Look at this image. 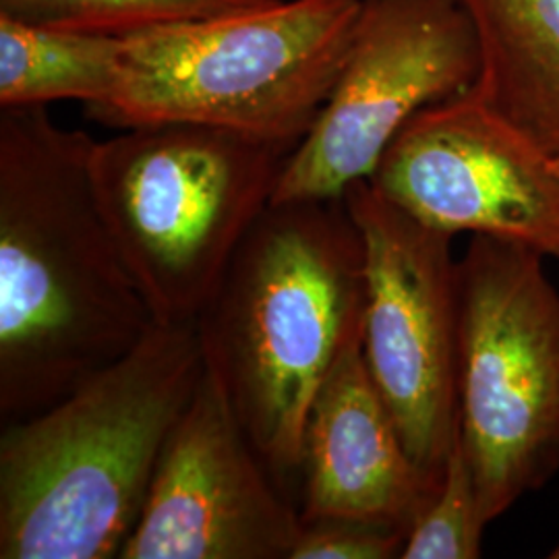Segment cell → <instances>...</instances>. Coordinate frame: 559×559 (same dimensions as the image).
Wrapping results in <instances>:
<instances>
[{"mask_svg": "<svg viewBox=\"0 0 559 559\" xmlns=\"http://www.w3.org/2000/svg\"><path fill=\"white\" fill-rule=\"evenodd\" d=\"M96 140L48 106L0 108V417L38 415L156 323L92 180Z\"/></svg>", "mask_w": 559, "mask_h": 559, "instance_id": "cell-1", "label": "cell"}, {"mask_svg": "<svg viewBox=\"0 0 559 559\" xmlns=\"http://www.w3.org/2000/svg\"><path fill=\"white\" fill-rule=\"evenodd\" d=\"M365 309V240L344 198L272 201L195 320L205 369L286 493L309 408L362 338Z\"/></svg>", "mask_w": 559, "mask_h": 559, "instance_id": "cell-2", "label": "cell"}, {"mask_svg": "<svg viewBox=\"0 0 559 559\" xmlns=\"http://www.w3.org/2000/svg\"><path fill=\"white\" fill-rule=\"evenodd\" d=\"M205 373L195 321L135 348L0 436V558H119Z\"/></svg>", "mask_w": 559, "mask_h": 559, "instance_id": "cell-3", "label": "cell"}, {"mask_svg": "<svg viewBox=\"0 0 559 559\" xmlns=\"http://www.w3.org/2000/svg\"><path fill=\"white\" fill-rule=\"evenodd\" d=\"M295 147L200 122L96 141V200L154 320H198Z\"/></svg>", "mask_w": 559, "mask_h": 559, "instance_id": "cell-4", "label": "cell"}, {"mask_svg": "<svg viewBox=\"0 0 559 559\" xmlns=\"http://www.w3.org/2000/svg\"><path fill=\"white\" fill-rule=\"evenodd\" d=\"M362 0H278L124 36L119 83L94 119L200 122L299 145L348 57Z\"/></svg>", "mask_w": 559, "mask_h": 559, "instance_id": "cell-5", "label": "cell"}, {"mask_svg": "<svg viewBox=\"0 0 559 559\" xmlns=\"http://www.w3.org/2000/svg\"><path fill=\"white\" fill-rule=\"evenodd\" d=\"M543 258L473 235L459 260L460 440L487 524L559 473V290Z\"/></svg>", "mask_w": 559, "mask_h": 559, "instance_id": "cell-6", "label": "cell"}, {"mask_svg": "<svg viewBox=\"0 0 559 559\" xmlns=\"http://www.w3.org/2000/svg\"><path fill=\"white\" fill-rule=\"evenodd\" d=\"M365 240L362 355L413 462L440 489L460 433L459 261L452 235L413 218L369 179L344 191Z\"/></svg>", "mask_w": 559, "mask_h": 559, "instance_id": "cell-7", "label": "cell"}, {"mask_svg": "<svg viewBox=\"0 0 559 559\" xmlns=\"http://www.w3.org/2000/svg\"><path fill=\"white\" fill-rule=\"evenodd\" d=\"M480 67L462 0H362L338 81L284 164L272 201L344 198L373 175L408 120L473 90Z\"/></svg>", "mask_w": 559, "mask_h": 559, "instance_id": "cell-8", "label": "cell"}, {"mask_svg": "<svg viewBox=\"0 0 559 559\" xmlns=\"http://www.w3.org/2000/svg\"><path fill=\"white\" fill-rule=\"evenodd\" d=\"M369 182L448 235L512 240L559 260V177L516 127L468 90L408 120Z\"/></svg>", "mask_w": 559, "mask_h": 559, "instance_id": "cell-9", "label": "cell"}, {"mask_svg": "<svg viewBox=\"0 0 559 559\" xmlns=\"http://www.w3.org/2000/svg\"><path fill=\"white\" fill-rule=\"evenodd\" d=\"M300 524V508L205 369L119 558L290 559Z\"/></svg>", "mask_w": 559, "mask_h": 559, "instance_id": "cell-10", "label": "cell"}, {"mask_svg": "<svg viewBox=\"0 0 559 559\" xmlns=\"http://www.w3.org/2000/svg\"><path fill=\"white\" fill-rule=\"evenodd\" d=\"M300 520H357L408 535L438 493L423 479L367 369L362 338L321 383L302 436Z\"/></svg>", "mask_w": 559, "mask_h": 559, "instance_id": "cell-11", "label": "cell"}, {"mask_svg": "<svg viewBox=\"0 0 559 559\" xmlns=\"http://www.w3.org/2000/svg\"><path fill=\"white\" fill-rule=\"evenodd\" d=\"M475 23L480 100L547 156L559 154V0H462Z\"/></svg>", "mask_w": 559, "mask_h": 559, "instance_id": "cell-12", "label": "cell"}, {"mask_svg": "<svg viewBox=\"0 0 559 559\" xmlns=\"http://www.w3.org/2000/svg\"><path fill=\"white\" fill-rule=\"evenodd\" d=\"M124 38L0 15V108L80 100L98 108L119 83Z\"/></svg>", "mask_w": 559, "mask_h": 559, "instance_id": "cell-13", "label": "cell"}, {"mask_svg": "<svg viewBox=\"0 0 559 559\" xmlns=\"http://www.w3.org/2000/svg\"><path fill=\"white\" fill-rule=\"evenodd\" d=\"M278 0H0V15L46 27L131 36L180 21L214 20Z\"/></svg>", "mask_w": 559, "mask_h": 559, "instance_id": "cell-14", "label": "cell"}, {"mask_svg": "<svg viewBox=\"0 0 559 559\" xmlns=\"http://www.w3.org/2000/svg\"><path fill=\"white\" fill-rule=\"evenodd\" d=\"M485 526L477 485L459 433L440 489L413 524L402 559H477Z\"/></svg>", "mask_w": 559, "mask_h": 559, "instance_id": "cell-15", "label": "cell"}, {"mask_svg": "<svg viewBox=\"0 0 559 559\" xmlns=\"http://www.w3.org/2000/svg\"><path fill=\"white\" fill-rule=\"evenodd\" d=\"M408 535L357 520L323 519L300 524L290 559L402 558Z\"/></svg>", "mask_w": 559, "mask_h": 559, "instance_id": "cell-16", "label": "cell"}, {"mask_svg": "<svg viewBox=\"0 0 559 559\" xmlns=\"http://www.w3.org/2000/svg\"><path fill=\"white\" fill-rule=\"evenodd\" d=\"M551 164H554V170H556V173H558V177H559V154H556V156H554V158H551Z\"/></svg>", "mask_w": 559, "mask_h": 559, "instance_id": "cell-17", "label": "cell"}, {"mask_svg": "<svg viewBox=\"0 0 559 559\" xmlns=\"http://www.w3.org/2000/svg\"><path fill=\"white\" fill-rule=\"evenodd\" d=\"M549 558L559 559V545L556 547V549H554V551H551V554H549Z\"/></svg>", "mask_w": 559, "mask_h": 559, "instance_id": "cell-18", "label": "cell"}]
</instances>
